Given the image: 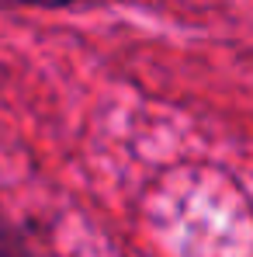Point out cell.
Wrapping results in <instances>:
<instances>
[{
    "label": "cell",
    "mask_w": 253,
    "mask_h": 257,
    "mask_svg": "<svg viewBox=\"0 0 253 257\" xmlns=\"http://www.w3.org/2000/svg\"><path fill=\"white\" fill-rule=\"evenodd\" d=\"M0 257H32L25 236H21L18 229L4 226V222H0Z\"/></svg>",
    "instance_id": "6da1fadb"
},
{
    "label": "cell",
    "mask_w": 253,
    "mask_h": 257,
    "mask_svg": "<svg viewBox=\"0 0 253 257\" xmlns=\"http://www.w3.org/2000/svg\"><path fill=\"white\" fill-rule=\"evenodd\" d=\"M14 4H59V0H0V7H14Z\"/></svg>",
    "instance_id": "7a4b0ae2"
}]
</instances>
